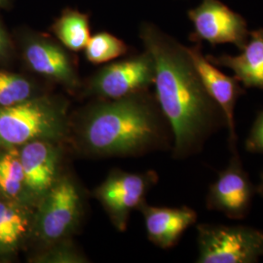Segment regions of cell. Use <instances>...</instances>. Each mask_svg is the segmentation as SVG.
Here are the masks:
<instances>
[{
    "instance_id": "1",
    "label": "cell",
    "mask_w": 263,
    "mask_h": 263,
    "mask_svg": "<svg viewBox=\"0 0 263 263\" xmlns=\"http://www.w3.org/2000/svg\"><path fill=\"white\" fill-rule=\"evenodd\" d=\"M140 37L154 63L155 99L173 134V156L195 155L227 128L226 116L208 94L186 46L148 23L141 25Z\"/></svg>"
},
{
    "instance_id": "2",
    "label": "cell",
    "mask_w": 263,
    "mask_h": 263,
    "mask_svg": "<svg viewBox=\"0 0 263 263\" xmlns=\"http://www.w3.org/2000/svg\"><path fill=\"white\" fill-rule=\"evenodd\" d=\"M81 151L94 156H140L164 149L173 134L156 99L146 92L89 107L76 127Z\"/></svg>"
},
{
    "instance_id": "3",
    "label": "cell",
    "mask_w": 263,
    "mask_h": 263,
    "mask_svg": "<svg viewBox=\"0 0 263 263\" xmlns=\"http://www.w3.org/2000/svg\"><path fill=\"white\" fill-rule=\"evenodd\" d=\"M67 105L52 96L32 97L0 107V146L17 147L35 140L60 142L68 134Z\"/></svg>"
},
{
    "instance_id": "4",
    "label": "cell",
    "mask_w": 263,
    "mask_h": 263,
    "mask_svg": "<svg viewBox=\"0 0 263 263\" xmlns=\"http://www.w3.org/2000/svg\"><path fill=\"white\" fill-rule=\"evenodd\" d=\"M82 199L73 179L59 177L53 186L37 203L33 217V230L42 245L67 240L80 222Z\"/></svg>"
},
{
    "instance_id": "5",
    "label": "cell",
    "mask_w": 263,
    "mask_h": 263,
    "mask_svg": "<svg viewBox=\"0 0 263 263\" xmlns=\"http://www.w3.org/2000/svg\"><path fill=\"white\" fill-rule=\"evenodd\" d=\"M198 263H255L263 257V231L245 226L201 223Z\"/></svg>"
},
{
    "instance_id": "6",
    "label": "cell",
    "mask_w": 263,
    "mask_h": 263,
    "mask_svg": "<svg viewBox=\"0 0 263 263\" xmlns=\"http://www.w3.org/2000/svg\"><path fill=\"white\" fill-rule=\"evenodd\" d=\"M157 181L158 176L154 171L141 174L117 171L95 190V196L103 205L113 226L124 231L132 211L145 203L148 191Z\"/></svg>"
},
{
    "instance_id": "7",
    "label": "cell",
    "mask_w": 263,
    "mask_h": 263,
    "mask_svg": "<svg viewBox=\"0 0 263 263\" xmlns=\"http://www.w3.org/2000/svg\"><path fill=\"white\" fill-rule=\"evenodd\" d=\"M155 68L151 54L140 55L112 63L101 68L89 81L90 94L105 100L122 99L146 92L154 84Z\"/></svg>"
},
{
    "instance_id": "8",
    "label": "cell",
    "mask_w": 263,
    "mask_h": 263,
    "mask_svg": "<svg viewBox=\"0 0 263 263\" xmlns=\"http://www.w3.org/2000/svg\"><path fill=\"white\" fill-rule=\"evenodd\" d=\"M231 153L227 167L218 172L217 179L209 187L206 207L240 220L249 215L256 187L245 171L238 151Z\"/></svg>"
},
{
    "instance_id": "9",
    "label": "cell",
    "mask_w": 263,
    "mask_h": 263,
    "mask_svg": "<svg viewBox=\"0 0 263 263\" xmlns=\"http://www.w3.org/2000/svg\"><path fill=\"white\" fill-rule=\"evenodd\" d=\"M194 37L213 46L233 44L242 50L250 35L246 20L219 0H202L188 12Z\"/></svg>"
},
{
    "instance_id": "10",
    "label": "cell",
    "mask_w": 263,
    "mask_h": 263,
    "mask_svg": "<svg viewBox=\"0 0 263 263\" xmlns=\"http://www.w3.org/2000/svg\"><path fill=\"white\" fill-rule=\"evenodd\" d=\"M23 56L33 72L68 91L78 88L79 79L73 61L65 47L53 38L43 33L28 34L23 43Z\"/></svg>"
},
{
    "instance_id": "11",
    "label": "cell",
    "mask_w": 263,
    "mask_h": 263,
    "mask_svg": "<svg viewBox=\"0 0 263 263\" xmlns=\"http://www.w3.org/2000/svg\"><path fill=\"white\" fill-rule=\"evenodd\" d=\"M188 54L197 70L201 81L208 94L215 101L226 116L227 129L229 132V148L231 152L237 151V135L235 130V111L237 101L246 93L244 87L233 76H226L204 56L200 44L186 47Z\"/></svg>"
},
{
    "instance_id": "12",
    "label": "cell",
    "mask_w": 263,
    "mask_h": 263,
    "mask_svg": "<svg viewBox=\"0 0 263 263\" xmlns=\"http://www.w3.org/2000/svg\"><path fill=\"white\" fill-rule=\"evenodd\" d=\"M20 156L25 174V190L38 203L59 179L61 149L58 142L35 140L22 145Z\"/></svg>"
},
{
    "instance_id": "13",
    "label": "cell",
    "mask_w": 263,
    "mask_h": 263,
    "mask_svg": "<svg viewBox=\"0 0 263 263\" xmlns=\"http://www.w3.org/2000/svg\"><path fill=\"white\" fill-rule=\"evenodd\" d=\"M144 217L147 237L161 249L178 244L180 237L197 221V213L191 208L152 207L143 203L139 209Z\"/></svg>"
},
{
    "instance_id": "14",
    "label": "cell",
    "mask_w": 263,
    "mask_h": 263,
    "mask_svg": "<svg viewBox=\"0 0 263 263\" xmlns=\"http://www.w3.org/2000/svg\"><path fill=\"white\" fill-rule=\"evenodd\" d=\"M242 52L237 56H207L215 66L231 69L244 88L263 90V28L250 31Z\"/></svg>"
},
{
    "instance_id": "15",
    "label": "cell",
    "mask_w": 263,
    "mask_h": 263,
    "mask_svg": "<svg viewBox=\"0 0 263 263\" xmlns=\"http://www.w3.org/2000/svg\"><path fill=\"white\" fill-rule=\"evenodd\" d=\"M33 217L19 203L0 200V254L19 249L33 228Z\"/></svg>"
},
{
    "instance_id": "16",
    "label": "cell",
    "mask_w": 263,
    "mask_h": 263,
    "mask_svg": "<svg viewBox=\"0 0 263 263\" xmlns=\"http://www.w3.org/2000/svg\"><path fill=\"white\" fill-rule=\"evenodd\" d=\"M51 29L60 43L72 52L84 50L91 37L89 16L78 10H64Z\"/></svg>"
},
{
    "instance_id": "17",
    "label": "cell",
    "mask_w": 263,
    "mask_h": 263,
    "mask_svg": "<svg viewBox=\"0 0 263 263\" xmlns=\"http://www.w3.org/2000/svg\"><path fill=\"white\" fill-rule=\"evenodd\" d=\"M25 190V174L17 147H7L0 153V192L18 199Z\"/></svg>"
},
{
    "instance_id": "18",
    "label": "cell",
    "mask_w": 263,
    "mask_h": 263,
    "mask_svg": "<svg viewBox=\"0 0 263 263\" xmlns=\"http://www.w3.org/2000/svg\"><path fill=\"white\" fill-rule=\"evenodd\" d=\"M84 50L85 57L90 63L100 65L124 56L128 52V46L122 39L103 31L91 36Z\"/></svg>"
},
{
    "instance_id": "19",
    "label": "cell",
    "mask_w": 263,
    "mask_h": 263,
    "mask_svg": "<svg viewBox=\"0 0 263 263\" xmlns=\"http://www.w3.org/2000/svg\"><path fill=\"white\" fill-rule=\"evenodd\" d=\"M33 85L26 77L0 71V107L11 106L31 99Z\"/></svg>"
},
{
    "instance_id": "20",
    "label": "cell",
    "mask_w": 263,
    "mask_h": 263,
    "mask_svg": "<svg viewBox=\"0 0 263 263\" xmlns=\"http://www.w3.org/2000/svg\"><path fill=\"white\" fill-rule=\"evenodd\" d=\"M47 250L36 257V262L81 263L87 262L86 257L80 254L68 240H64L46 247Z\"/></svg>"
},
{
    "instance_id": "21",
    "label": "cell",
    "mask_w": 263,
    "mask_h": 263,
    "mask_svg": "<svg viewBox=\"0 0 263 263\" xmlns=\"http://www.w3.org/2000/svg\"><path fill=\"white\" fill-rule=\"evenodd\" d=\"M246 151L263 154V109L257 113L253 126L245 141Z\"/></svg>"
},
{
    "instance_id": "22",
    "label": "cell",
    "mask_w": 263,
    "mask_h": 263,
    "mask_svg": "<svg viewBox=\"0 0 263 263\" xmlns=\"http://www.w3.org/2000/svg\"><path fill=\"white\" fill-rule=\"evenodd\" d=\"M9 49V40L4 31V29L0 26V57L4 56Z\"/></svg>"
},
{
    "instance_id": "23",
    "label": "cell",
    "mask_w": 263,
    "mask_h": 263,
    "mask_svg": "<svg viewBox=\"0 0 263 263\" xmlns=\"http://www.w3.org/2000/svg\"><path fill=\"white\" fill-rule=\"evenodd\" d=\"M255 187H256V193L263 198V171L260 174V181Z\"/></svg>"
},
{
    "instance_id": "24",
    "label": "cell",
    "mask_w": 263,
    "mask_h": 263,
    "mask_svg": "<svg viewBox=\"0 0 263 263\" xmlns=\"http://www.w3.org/2000/svg\"><path fill=\"white\" fill-rule=\"evenodd\" d=\"M9 2L10 0H0V7H6Z\"/></svg>"
}]
</instances>
